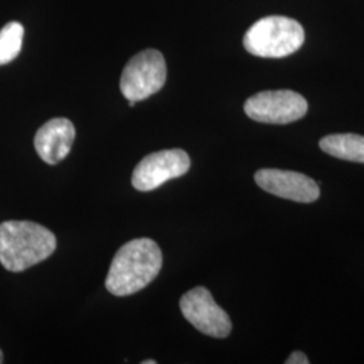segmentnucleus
<instances>
[{"label": "nucleus", "mask_w": 364, "mask_h": 364, "mask_svg": "<svg viewBox=\"0 0 364 364\" xmlns=\"http://www.w3.org/2000/svg\"><path fill=\"white\" fill-rule=\"evenodd\" d=\"M162 267V252L154 240L134 239L119 248L105 278L107 290L117 296H131L151 284Z\"/></svg>", "instance_id": "f257e3e1"}, {"label": "nucleus", "mask_w": 364, "mask_h": 364, "mask_svg": "<svg viewBox=\"0 0 364 364\" xmlns=\"http://www.w3.org/2000/svg\"><path fill=\"white\" fill-rule=\"evenodd\" d=\"M57 247L50 230L38 223L9 220L0 224V263L13 273H19L48 259Z\"/></svg>", "instance_id": "f03ea898"}, {"label": "nucleus", "mask_w": 364, "mask_h": 364, "mask_svg": "<svg viewBox=\"0 0 364 364\" xmlns=\"http://www.w3.org/2000/svg\"><path fill=\"white\" fill-rule=\"evenodd\" d=\"M305 41L304 28L287 16H266L250 27L243 38L248 53L263 58H282L297 52Z\"/></svg>", "instance_id": "7ed1b4c3"}, {"label": "nucleus", "mask_w": 364, "mask_h": 364, "mask_svg": "<svg viewBox=\"0 0 364 364\" xmlns=\"http://www.w3.org/2000/svg\"><path fill=\"white\" fill-rule=\"evenodd\" d=\"M168 69L162 53L147 49L135 54L120 78V91L129 102H142L161 91L166 82Z\"/></svg>", "instance_id": "20e7f679"}, {"label": "nucleus", "mask_w": 364, "mask_h": 364, "mask_svg": "<svg viewBox=\"0 0 364 364\" xmlns=\"http://www.w3.org/2000/svg\"><path fill=\"white\" fill-rule=\"evenodd\" d=\"M308 102L297 92L289 90L259 92L245 105V112L255 122L287 124L305 117Z\"/></svg>", "instance_id": "39448f33"}, {"label": "nucleus", "mask_w": 364, "mask_h": 364, "mask_svg": "<svg viewBox=\"0 0 364 364\" xmlns=\"http://www.w3.org/2000/svg\"><path fill=\"white\" fill-rule=\"evenodd\" d=\"M180 309L183 317L201 333L224 338L231 333L232 323L228 314L215 302L210 291L198 287L182 296Z\"/></svg>", "instance_id": "423d86ee"}, {"label": "nucleus", "mask_w": 364, "mask_h": 364, "mask_svg": "<svg viewBox=\"0 0 364 364\" xmlns=\"http://www.w3.org/2000/svg\"><path fill=\"white\" fill-rule=\"evenodd\" d=\"M191 169V158L181 149L162 150L144 156L132 173L136 191L150 192L162 183L178 178Z\"/></svg>", "instance_id": "0eeeda50"}, {"label": "nucleus", "mask_w": 364, "mask_h": 364, "mask_svg": "<svg viewBox=\"0 0 364 364\" xmlns=\"http://www.w3.org/2000/svg\"><path fill=\"white\" fill-rule=\"evenodd\" d=\"M255 182L267 193L297 203H313L320 197V188L311 177L290 170L262 169Z\"/></svg>", "instance_id": "6e6552de"}, {"label": "nucleus", "mask_w": 364, "mask_h": 364, "mask_svg": "<svg viewBox=\"0 0 364 364\" xmlns=\"http://www.w3.org/2000/svg\"><path fill=\"white\" fill-rule=\"evenodd\" d=\"M75 136L76 130L69 119L54 117L37 131L34 147L43 162L55 165L69 154Z\"/></svg>", "instance_id": "1a4fd4ad"}, {"label": "nucleus", "mask_w": 364, "mask_h": 364, "mask_svg": "<svg viewBox=\"0 0 364 364\" xmlns=\"http://www.w3.org/2000/svg\"><path fill=\"white\" fill-rule=\"evenodd\" d=\"M320 149L338 159L364 164V136L356 134H333L320 141Z\"/></svg>", "instance_id": "9d476101"}, {"label": "nucleus", "mask_w": 364, "mask_h": 364, "mask_svg": "<svg viewBox=\"0 0 364 364\" xmlns=\"http://www.w3.org/2000/svg\"><path fill=\"white\" fill-rule=\"evenodd\" d=\"M25 27L19 22H10L0 30V66L10 64L22 50Z\"/></svg>", "instance_id": "9b49d317"}, {"label": "nucleus", "mask_w": 364, "mask_h": 364, "mask_svg": "<svg viewBox=\"0 0 364 364\" xmlns=\"http://www.w3.org/2000/svg\"><path fill=\"white\" fill-rule=\"evenodd\" d=\"M287 364H309V359L304 352H293L289 358H287Z\"/></svg>", "instance_id": "f8f14e48"}, {"label": "nucleus", "mask_w": 364, "mask_h": 364, "mask_svg": "<svg viewBox=\"0 0 364 364\" xmlns=\"http://www.w3.org/2000/svg\"><path fill=\"white\" fill-rule=\"evenodd\" d=\"M142 364H156V360H144Z\"/></svg>", "instance_id": "ddd939ff"}, {"label": "nucleus", "mask_w": 364, "mask_h": 364, "mask_svg": "<svg viewBox=\"0 0 364 364\" xmlns=\"http://www.w3.org/2000/svg\"><path fill=\"white\" fill-rule=\"evenodd\" d=\"M0 363H3V353L0 351Z\"/></svg>", "instance_id": "4468645a"}]
</instances>
